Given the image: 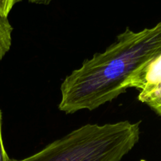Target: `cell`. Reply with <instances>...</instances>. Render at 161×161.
Here are the masks:
<instances>
[{"label": "cell", "mask_w": 161, "mask_h": 161, "mask_svg": "<svg viewBox=\"0 0 161 161\" xmlns=\"http://www.w3.org/2000/svg\"><path fill=\"white\" fill-rule=\"evenodd\" d=\"M161 54V21L135 32L127 28L103 53H96L67 75L59 109L65 113L95 109L130 88L132 79Z\"/></svg>", "instance_id": "6da1fadb"}, {"label": "cell", "mask_w": 161, "mask_h": 161, "mask_svg": "<svg viewBox=\"0 0 161 161\" xmlns=\"http://www.w3.org/2000/svg\"><path fill=\"white\" fill-rule=\"evenodd\" d=\"M140 123L86 124L22 160L7 161H120L138 143Z\"/></svg>", "instance_id": "7a4b0ae2"}, {"label": "cell", "mask_w": 161, "mask_h": 161, "mask_svg": "<svg viewBox=\"0 0 161 161\" xmlns=\"http://www.w3.org/2000/svg\"><path fill=\"white\" fill-rule=\"evenodd\" d=\"M161 82V54L143 68L130 83V88L138 89L145 93Z\"/></svg>", "instance_id": "3957f363"}, {"label": "cell", "mask_w": 161, "mask_h": 161, "mask_svg": "<svg viewBox=\"0 0 161 161\" xmlns=\"http://www.w3.org/2000/svg\"><path fill=\"white\" fill-rule=\"evenodd\" d=\"M138 100L147 104L153 111L161 116V82L149 91L140 93Z\"/></svg>", "instance_id": "277c9868"}, {"label": "cell", "mask_w": 161, "mask_h": 161, "mask_svg": "<svg viewBox=\"0 0 161 161\" xmlns=\"http://www.w3.org/2000/svg\"><path fill=\"white\" fill-rule=\"evenodd\" d=\"M12 31L13 28L8 19L0 17V61L10 49Z\"/></svg>", "instance_id": "5b68a950"}, {"label": "cell", "mask_w": 161, "mask_h": 161, "mask_svg": "<svg viewBox=\"0 0 161 161\" xmlns=\"http://www.w3.org/2000/svg\"><path fill=\"white\" fill-rule=\"evenodd\" d=\"M20 1L21 0H0V17L7 18L14 6Z\"/></svg>", "instance_id": "8992f818"}, {"label": "cell", "mask_w": 161, "mask_h": 161, "mask_svg": "<svg viewBox=\"0 0 161 161\" xmlns=\"http://www.w3.org/2000/svg\"><path fill=\"white\" fill-rule=\"evenodd\" d=\"M9 159L3 144V135H2V112L0 110V161H7Z\"/></svg>", "instance_id": "52a82bcc"}, {"label": "cell", "mask_w": 161, "mask_h": 161, "mask_svg": "<svg viewBox=\"0 0 161 161\" xmlns=\"http://www.w3.org/2000/svg\"><path fill=\"white\" fill-rule=\"evenodd\" d=\"M29 3H33V4L37 5H48L51 3L53 0H28Z\"/></svg>", "instance_id": "ba28073f"}]
</instances>
